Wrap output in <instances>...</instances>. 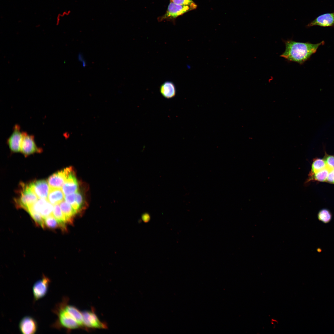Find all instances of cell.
<instances>
[{
  "label": "cell",
  "mask_w": 334,
  "mask_h": 334,
  "mask_svg": "<svg viewBox=\"0 0 334 334\" xmlns=\"http://www.w3.org/2000/svg\"><path fill=\"white\" fill-rule=\"evenodd\" d=\"M69 299L64 297L52 310L57 318L51 326L60 330L64 329L69 333L72 330L81 329L86 331L83 322V312L76 307L69 304Z\"/></svg>",
  "instance_id": "obj_1"
},
{
  "label": "cell",
  "mask_w": 334,
  "mask_h": 334,
  "mask_svg": "<svg viewBox=\"0 0 334 334\" xmlns=\"http://www.w3.org/2000/svg\"><path fill=\"white\" fill-rule=\"evenodd\" d=\"M285 49L280 55L288 61L297 62L300 64L304 63L315 53L319 47L323 45L322 41L317 44L310 42H296L292 40H284Z\"/></svg>",
  "instance_id": "obj_2"
},
{
  "label": "cell",
  "mask_w": 334,
  "mask_h": 334,
  "mask_svg": "<svg viewBox=\"0 0 334 334\" xmlns=\"http://www.w3.org/2000/svg\"><path fill=\"white\" fill-rule=\"evenodd\" d=\"M196 6H184L176 4L170 1L165 13L157 18L158 22L167 21L175 23L178 17L186 12L195 9Z\"/></svg>",
  "instance_id": "obj_3"
},
{
  "label": "cell",
  "mask_w": 334,
  "mask_h": 334,
  "mask_svg": "<svg viewBox=\"0 0 334 334\" xmlns=\"http://www.w3.org/2000/svg\"><path fill=\"white\" fill-rule=\"evenodd\" d=\"M21 189L19 197L15 199L18 208L27 210L37 200L38 197L29 187V185L23 183L21 184Z\"/></svg>",
  "instance_id": "obj_4"
},
{
  "label": "cell",
  "mask_w": 334,
  "mask_h": 334,
  "mask_svg": "<svg viewBox=\"0 0 334 334\" xmlns=\"http://www.w3.org/2000/svg\"><path fill=\"white\" fill-rule=\"evenodd\" d=\"M83 314L84 323L86 331L108 328L106 323L99 319L95 313L94 308L92 307L90 310L83 312Z\"/></svg>",
  "instance_id": "obj_5"
},
{
  "label": "cell",
  "mask_w": 334,
  "mask_h": 334,
  "mask_svg": "<svg viewBox=\"0 0 334 334\" xmlns=\"http://www.w3.org/2000/svg\"><path fill=\"white\" fill-rule=\"evenodd\" d=\"M42 151V149L37 146L34 136L23 131L20 152L25 156H27L35 153H40Z\"/></svg>",
  "instance_id": "obj_6"
},
{
  "label": "cell",
  "mask_w": 334,
  "mask_h": 334,
  "mask_svg": "<svg viewBox=\"0 0 334 334\" xmlns=\"http://www.w3.org/2000/svg\"><path fill=\"white\" fill-rule=\"evenodd\" d=\"M23 134V131H21L20 126L15 124L13 127L11 134L7 140V143L12 152H20Z\"/></svg>",
  "instance_id": "obj_7"
},
{
  "label": "cell",
  "mask_w": 334,
  "mask_h": 334,
  "mask_svg": "<svg viewBox=\"0 0 334 334\" xmlns=\"http://www.w3.org/2000/svg\"><path fill=\"white\" fill-rule=\"evenodd\" d=\"M50 282L49 278L43 275L41 278L35 283L32 287L34 301L41 298L46 294Z\"/></svg>",
  "instance_id": "obj_8"
},
{
  "label": "cell",
  "mask_w": 334,
  "mask_h": 334,
  "mask_svg": "<svg viewBox=\"0 0 334 334\" xmlns=\"http://www.w3.org/2000/svg\"><path fill=\"white\" fill-rule=\"evenodd\" d=\"M71 171V168H67L50 176L47 180L50 188L62 189L68 176Z\"/></svg>",
  "instance_id": "obj_9"
},
{
  "label": "cell",
  "mask_w": 334,
  "mask_h": 334,
  "mask_svg": "<svg viewBox=\"0 0 334 334\" xmlns=\"http://www.w3.org/2000/svg\"><path fill=\"white\" fill-rule=\"evenodd\" d=\"M28 185L39 199H47L50 189L48 182L40 180L34 181Z\"/></svg>",
  "instance_id": "obj_10"
},
{
  "label": "cell",
  "mask_w": 334,
  "mask_h": 334,
  "mask_svg": "<svg viewBox=\"0 0 334 334\" xmlns=\"http://www.w3.org/2000/svg\"><path fill=\"white\" fill-rule=\"evenodd\" d=\"M31 207L34 211L40 214L44 218L52 214L54 206L47 199H39Z\"/></svg>",
  "instance_id": "obj_11"
},
{
  "label": "cell",
  "mask_w": 334,
  "mask_h": 334,
  "mask_svg": "<svg viewBox=\"0 0 334 334\" xmlns=\"http://www.w3.org/2000/svg\"><path fill=\"white\" fill-rule=\"evenodd\" d=\"M19 327L20 331L23 334H34L37 329V324L33 317L27 316L20 320Z\"/></svg>",
  "instance_id": "obj_12"
},
{
  "label": "cell",
  "mask_w": 334,
  "mask_h": 334,
  "mask_svg": "<svg viewBox=\"0 0 334 334\" xmlns=\"http://www.w3.org/2000/svg\"><path fill=\"white\" fill-rule=\"evenodd\" d=\"M318 26L322 27H331L334 26V12L321 15L308 23L307 27Z\"/></svg>",
  "instance_id": "obj_13"
},
{
  "label": "cell",
  "mask_w": 334,
  "mask_h": 334,
  "mask_svg": "<svg viewBox=\"0 0 334 334\" xmlns=\"http://www.w3.org/2000/svg\"><path fill=\"white\" fill-rule=\"evenodd\" d=\"M78 185L77 179L72 171L68 176L62 189L66 195L78 191Z\"/></svg>",
  "instance_id": "obj_14"
},
{
  "label": "cell",
  "mask_w": 334,
  "mask_h": 334,
  "mask_svg": "<svg viewBox=\"0 0 334 334\" xmlns=\"http://www.w3.org/2000/svg\"><path fill=\"white\" fill-rule=\"evenodd\" d=\"M160 92L165 98L169 99L173 98L176 94V89L174 84L172 82L166 81L161 86Z\"/></svg>",
  "instance_id": "obj_15"
},
{
  "label": "cell",
  "mask_w": 334,
  "mask_h": 334,
  "mask_svg": "<svg viewBox=\"0 0 334 334\" xmlns=\"http://www.w3.org/2000/svg\"><path fill=\"white\" fill-rule=\"evenodd\" d=\"M64 195L62 189L50 188L47 199L53 205L59 204L64 200Z\"/></svg>",
  "instance_id": "obj_16"
},
{
  "label": "cell",
  "mask_w": 334,
  "mask_h": 334,
  "mask_svg": "<svg viewBox=\"0 0 334 334\" xmlns=\"http://www.w3.org/2000/svg\"><path fill=\"white\" fill-rule=\"evenodd\" d=\"M60 206L63 213L65 216L67 222H71L72 218L77 213L72 206L63 200L60 203Z\"/></svg>",
  "instance_id": "obj_17"
},
{
  "label": "cell",
  "mask_w": 334,
  "mask_h": 334,
  "mask_svg": "<svg viewBox=\"0 0 334 334\" xmlns=\"http://www.w3.org/2000/svg\"><path fill=\"white\" fill-rule=\"evenodd\" d=\"M52 214L61 225L62 229L65 230V223H67V221L59 204H55L54 206Z\"/></svg>",
  "instance_id": "obj_18"
},
{
  "label": "cell",
  "mask_w": 334,
  "mask_h": 334,
  "mask_svg": "<svg viewBox=\"0 0 334 334\" xmlns=\"http://www.w3.org/2000/svg\"><path fill=\"white\" fill-rule=\"evenodd\" d=\"M331 169L327 166L324 169L310 176H309L306 182L314 180L320 182H326L328 173Z\"/></svg>",
  "instance_id": "obj_19"
},
{
  "label": "cell",
  "mask_w": 334,
  "mask_h": 334,
  "mask_svg": "<svg viewBox=\"0 0 334 334\" xmlns=\"http://www.w3.org/2000/svg\"><path fill=\"white\" fill-rule=\"evenodd\" d=\"M327 167L324 160L323 159L316 158L315 159L311 165V170L309 176H310L319 171L324 169Z\"/></svg>",
  "instance_id": "obj_20"
},
{
  "label": "cell",
  "mask_w": 334,
  "mask_h": 334,
  "mask_svg": "<svg viewBox=\"0 0 334 334\" xmlns=\"http://www.w3.org/2000/svg\"><path fill=\"white\" fill-rule=\"evenodd\" d=\"M44 222L45 227L51 229L59 228L62 229L61 225L53 214L44 218Z\"/></svg>",
  "instance_id": "obj_21"
},
{
  "label": "cell",
  "mask_w": 334,
  "mask_h": 334,
  "mask_svg": "<svg viewBox=\"0 0 334 334\" xmlns=\"http://www.w3.org/2000/svg\"><path fill=\"white\" fill-rule=\"evenodd\" d=\"M31 206L28 208L27 210L32 219L37 225L44 228H45L44 218L39 213L35 212L32 209Z\"/></svg>",
  "instance_id": "obj_22"
},
{
  "label": "cell",
  "mask_w": 334,
  "mask_h": 334,
  "mask_svg": "<svg viewBox=\"0 0 334 334\" xmlns=\"http://www.w3.org/2000/svg\"><path fill=\"white\" fill-rule=\"evenodd\" d=\"M319 220L323 222L327 223L330 221L332 219V215L330 211L327 209H323L319 212L318 215Z\"/></svg>",
  "instance_id": "obj_23"
},
{
  "label": "cell",
  "mask_w": 334,
  "mask_h": 334,
  "mask_svg": "<svg viewBox=\"0 0 334 334\" xmlns=\"http://www.w3.org/2000/svg\"><path fill=\"white\" fill-rule=\"evenodd\" d=\"M323 159L328 167L331 169H334V155H328L325 152Z\"/></svg>",
  "instance_id": "obj_24"
},
{
  "label": "cell",
  "mask_w": 334,
  "mask_h": 334,
  "mask_svg": "<svg viewBox=\"0 0 334 334\" xmlns=\"http://www.w3.org/2000/svg\"><path fill=\"white\" fill-rule=\"evenodd\" d=\"M173 3L184 6H196L197 5L193 0H170Z\"/></svg>",
  "instance_id": "obj_25"
},
{
  "label": "cell",
  "mask_w": 334,
  "mask_h": 334,
  "mask_svg": "<svg viewBox=\"0 0 334 334\" xmlns=\"http://www.w3.org/2000/svg\"><path fill=\"white\" fill-rule=\"evenodd\" d=\"M75 193L65 195V200L71 205L73 204L75 202Z\"/></svg>",
  "instance_id": "obj_26"
},
{
  "label": "cell",
  "mask_w": 334,
  "mask_h": 334,
  "mask_svg": "<svg viewBox=\"0 0 334 334\" xmlns=\"http://www.w3.org/2000/svg\"><path fill=\"white\" fill-rule=\"evenodd\" d=\"M75 201L79 206L81 209L84 204V201L83 196L78 191L75 193Z\"/></svg>",
  "instance_id": "obj_27"
},
{
  "label": "cell",
  "mask_w": 334,
  "mask_h": 334,
  "mask_svg": "<svg viewBox=\"0 0 334 334\" xmlns=\"http://www.w3.org/2000/svg\"><path fill=\"white\" fill-rule=\"evenodd\" d=\"M326 182L334 184V169L330 170L328 174Z\"/></svg>",
  "instance_id": "obj_28"
}]
</instances>
